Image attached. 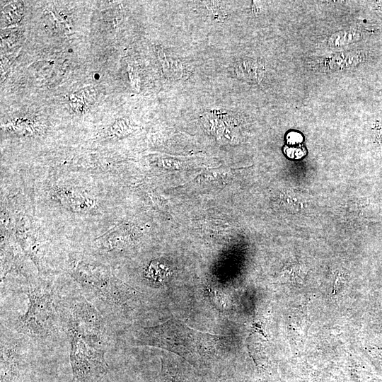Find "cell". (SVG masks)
<instances>
[{
    "mask_svg": "<svg viewBox=\"0 0 382 382\" xmlns=\"http://www.w3.org/2000/svg\"><path fill=\"white\" fill-rule=\"evenodd\" d=\"M73 382H98L106 374L105 325L86 301L75 303L67 320Z\"/></svg>",
    "mask_w": 382,
    "mask_h": 382,
    "instance_id": "cell-1",
    "label": "cell"
},
{
    "mask_svg": "<svg viewBox=\"0 0 382 382\" xmlns=\"http://www.w3.org/2000/svg\"><path fill=\"white\" fill-rule=\"evenodd\" d=\"M134 337L141 345L166 349L194 365L212 358L219 341L218 336L195 330L175 318L157 325L141 328Z\"/></svg>",
    "mask_w": 382,
    "mask_h": 382,
    "instance_id": "cell-2",
    "label": "cell"
},
{
    "mask_svg": "<svg viewBox=\"0 0 382 382\" xmlns=\"http://www.w3.org/2000/svg\"><path fill=\"white\" fill-rule=\"evenodd\" d=\"M69 270L77 282L106 303L122 305L139 294L104 265L91 260L76 256L70 260Z\"/></svg>",
    "mask_w": 382,
    "mask_h": 382,
    "instance_id": "cell-3",
    "label": "cell"
},
{
    "mask_svg": "<svg viewBox=\"0 0 382 382\" xmlns=\"http://www.w3.org/2000/svg\"><path fill=\"white\" fill-rule=\"evenodd\" d=\"M28 306L16 323V330L30 337L42 338L54 332L55 311L52 292L42 286L29 288L25 291Z\"/></svg>",
    "mask_w": 382,
    "mask_h": 382,
    "instance_id": "cell-4",
    "label": "cell"
},
{
    "mask_svg": "<svg viewBox=\"0 0 382 382\" xmlns=\"http://www.w3.org/2000/svg\"><path fill=\"white\" fill-rule=\"evenodd\" d=\"M20 347L14 342L1 340V382H12L18 373Z\"/></svg>",
    "mask_w": 382,
    "mask_h": 382,
    "instance_id": "cell-5",
    "label": "cell"
},
{
    "mask_svg": "<svg viewBox=\"0 0 382 382\" xmlns=\"http://www.w3.org/2000/svg\"><path fill=\"white\" fill-rule=\"evenodd\" d=\"M233 71L240 80L259 83L263 79L265 69L264 64L259 60L243 58L235 62Z\"/></svg>",
    "mask_w": 382,
    "mask_h": 382,
    "instance_id": "cell-6",
    "label": "cell"
},
{
    "mask_svg": "<svg viewBox=\"0 0 382 382\" xmlns=\"http://www.w3.org/2000/svg\"><path fill=\"white\" fill-rule=\"evenodd\" d=\"M161 376L162 382H187L178 373V368L165 358L161 359Z\"/></svg>",
    "mask_w": 382,
    "mask_h": 382,
    "instance_id": "cell-7",
    "label": "cell"
},
{
    "mask_svg": "<svg viewBox=\"0 0 382 382\" xmlns=\"http://www.w3.org/2000/svg\"><path fill=\"white\" fill-rule=\"evenodd\" d=\"M207 13L214 19L224 21L227 16L226 4L223 1H200Z\"/></svg>",
    "mask_w": 382,
    "mask_h": 382,
    "instance_id": "cell-8",
    "label": "cell"
},
{
    "mask_svg": "<svg viewBox=\"0 0 382 382\" xmlns=\"http://www.w3.org/2000/svg\"><path fill=\"white\" fill-rule=\"evenodd\" d=\"M359 37L357 33L351 31H343L336 33L330 36L328 42L331 46H343L355 41Z\"/></svg>",
    "mask_w": 382,
    "mask_h": 382,
    "instance_id": "cell-9",
    "label": "cell"
},
{
    "mask_svg": "<svg viewBox=\"0 0 382 382\" xmlns=\"http://www.w3.org/2000/svg\"><path fill=\"white\" fill-rule=\"evenodd\" d=\"M287 139H288V141L291 144H296V143H299L301 141V134H298V133H290L289 134V135L287 136Z\"/></svg>",
    "mask_w": 382,
    "mask_h": 382,
    "instance_id": "cell-10",
    "label": "cell"
}]
</instances>
